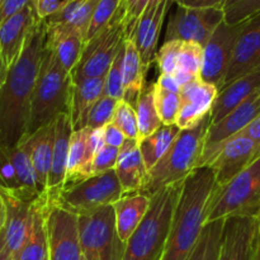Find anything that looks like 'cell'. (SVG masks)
Returning a JSON list of instances; mask_svg holds the SVG:
<instances>
[{"label": "cell", "instance_id": "36", "mask_svg": "<svg viewBox=\"0 0 260 260\" xmlns=\"http://www.w3.org/2000/svg\"><path fill=\"white\" fill-rule=\"evenodd\" d=\"M154 101L157 114L164 126L177 124L180 108V96L178 93L165 90L154 83Z\"/></svg>", "mask_w": 260, "mask_h": 260}, {"label": "cell", "instance_id": "49", "mask_svg": "<svg viewBox=\"0 0 260 260\" xmlns=\"http://www.w3.org/2000/svg\"><path fill=\"white\" fill-rule=\"evenodd\" d=\"M88 142H89V149H90L91 154H93V156H94V155H95L99 150H102L104 146H106V142H104L103 128L90 129Z\"/></svg>", "mask_w": 260, "mask_h": 260}, {"label": "cell", "instance_id": "31", "mask_svg": "<svg viewBox=\"0 0 260 260\" xmlns=\"http://www.w3.org/2000/svg\"><path fill=\"white\" fill-rule=\"evenodd\" d=\"M89 134H90V128L85 127L79 131H74L71 135L63 188L74 184L78 179L79 174L93 159V154L89 149Z\"/></svg>", "mask_w": 260, "mask_h": 260}, {"label": "cell", "instance_id": "37", "mask_svg": "<svg viewBox=\"0 0 260 260\" xmlns=\"http://www.w3.org/2000/svg\"><path fill=\"white\" fill-rule=\"evenodd\" d=\"M119 149L112 146H104L103 149L99 150L95 155L93 156L91 161L86 165L83 169V172L79 174L78 179L75 183L81 182L84 179L94 177V175L103 174V173L109 172V170H114L117 162V157H118ZM74 183V184H75Z\"/></svg>", "mask_w": 260, "mask_h": 260}, {"label": "cell", "instance_id": "33", "mask_svg": "<svg viewBox=\"0 0 260 260\" xmlns=\"http://www.w3.org/2000/svg\"><path fill=\"white\" fill-rule=\"evenodd\" d=\"M8 154H9L13 167H14L15 173H17L18 180H19L23 189L40 194L37 189L35 169H33L29 145H28L27 140L20 142L15 147H8Z\"/></svg>", "mask_w": 260, "mask_h": 260}, {"label": "cell", "instance_id": "34", "mask_svg": "<svg viewBox=\"0 0 260 260\" xmlns=\"http://www.w3.org/2000/svg\"><path fill=\"white\" fill-rule=\"evenodd\" d=\"M225 220L206 223L189 260H217Z\"/></svg>", "mask_w": 260, "mask_h": 260}, {"label": "cell", "instance_id": "45", "mask_svg": "<svg viewBox=\"0 0 260 260\" xmlns=\"http://www.w3.org/2000/svg\"><path fill=\"white\" fill-rule=\"evenodd\" d=\"M30 2L32 0H0V25L30 4Z\"/></svg>", "mask_w": 260, "mask_h": 260}, {"label": "cell", "instance_id": "29", "mask_svg": "<svg viewBox=\"0 0 260 260\" xmlns=\"http://www.w3.org/2000/svg\"><path fill=\"white\" fill-rule=\"evenodd\" d=\"M145 86H146V73L142 68L139 51L134 41L126 38L123 58V101L135 108Z\"/></svg>", "mask_w": 260, "mask_h": 260}, {"label": "cell", "instance_id": "42", "mask_svg": "<svg viewBox=\"0 0 260 260\" xmlns=\"http://www.w3.org/2000/svg\"><path fill=\"white\" fill-rule=\"evenodd\" d=\"M180 41H170L162 43L161 48L155 55V62L159 68L160 74L174 75L178 69V55H179Z\"/></svg>", "mask_w": 260, "mask_h": 260}, {"label": "cell", "instance_id": "11", "mask_svg": "<svg viewBox=\"0 0 260 260\" xmlns=\"http://www.w3.org/2000/svg\"><path fill=\"white\" fill-rule=\"evenodd\" d=\"M225 20V12L216 8H185L178 5L168 23L164 42H194L205 47L216 28Z\"/></svg>", "mask_w": 260, "mask_h": 260}, {"label": "cell", "instance_id": "8", "mask_svg": "<svg viewBox=\"0 0 260 260\" xmlns=\"http://www.w3.org/2000/svg\"><path fill=\"white\" fill-rule=\"evenodd\" d=\"M123 196L126 194L116 172L109 170L63 188L53 205L80 216L113 205Z\"/></svg>", "mask_w": 260, "mask_h": 260}, {"label": "cell", "instance_id": "40", "mask_svg": "<svg viewBox=\"0 0 260 260\" xmlns=\"http://www.w3.org/2000/svg\"><path fill=\"white\" fill-rule=\"evenodd\" d=\"M123 58L124 45L117 53L116 58L112 62L108 73L106 75V86L104 95H108L116 101H123Z\"/></svg>", "mask_w": 260, "mask_h": 260}, {"label": "cell", "instance_id": "19", "mask_svg": "<svg viewBox=\"0 0 260 260\" xmlns=\"http://www.w3.org/2000/svg\"><path fill=\"white\" fill-rule=\"evenodd\" d=\"M38 20L40 18L30 3L0 25V55L4 71L19 57L27 37Z\"/></svg>", "mask_w": 260, "mask_h": 260}, {"label": "cell", "instance_id": "38", "mask_svg": "<svg viewBox=\"0 0 260 260\" xmlns=\"http://www.w3.org/2000/svg\"><path fill=\"white\" fill-rule=\"evenodd\" d=\"M203 62V47L194 42H182L178 55L177 71L189 74L193 78L201 79Z\"/></svg>", "mask_w": 260, "mask_h": 260}, {"label": "cell", "instance_id": "52", "mask_svg": "<svg viewBox=\"0 0 260 260\" xmlns=\"http://www.w3.org/2000/svg\"><path fill=\"white\" fill-rule=\"evenodd\" d=\"M251 260H260V216L256 218L255 233L251 246Z\"/></svg>", "mask_w": 260, "mask_h": 260}, {"label": "cell", "instance_id": "13", "mask_svg": "<svg viewBox=\"0 0 260 260\" xmlns=\"http://www.w3.org/2000/svg\"><path fill=\"white\" fill-rule=\"evenodd\" d=\"M47 260H81L78 215L50 202L47 215Z\"/></svg>", "mask_w": 260, "mask_h": 260}, {"label": "cell", "instance_id": "26", "mask_svg": "<svg viewBox=\"0 0 260 260\" xmlns=\"http://www.w3.org/2000/svg\"><path fill=\"white\" fill-rule=\"evenodd\" d=\"M46 46L50 48L66 71L73 73L78 66L84 50V36L66 25L47 27Z\"/></svg>", "mask_w": 260, "mask_h": 260}, {"label": "cell", "instance_id": "58", "mask_svg": "<svg viewBox=\"0 0 260 260\" xmlns=\"http://www.w3.org/2000/svg\"><path fill=\"white\" fill-rule=\"evenodd\" d=\"M46 260H47V259H46Z\"/></svg>", "mask_w": 260, "mask_h": 260}, {"label": "cell", "instance_id": "25", "mask_svg": "<svg viewBox=\"0 0 260 260\" xmlns=\"http://www.w3.org/2000/svg\"><path fill=\"white\" fill-rule=\"evenodd\" d=\"M260 90V69L222 88L211 109V121L217 123Z\"/></svg>", "mask_w": 260, "mask_h": 260}, {"label": "cell", "instance_id": "2", "mask_svg": "<svg viewBox=\"0 0 260 260\" xmlns=\"http://www.w3.org/2000/svg\"><path fill=\"white\" fill-rule=\"evenodd\" d=\"M217 183L210 167L197 168L184 180L161 260H189L206 225Z\"/></svg>", "mask_w": 260, "mask_h": 260}, {"label": "cell", "instance_id": "27", "mask_svg": "<svg viewBox=\"0 0 260 260\" xmlns=\"http://www.w3.org/2000/svg\"><path fill=\"white\" fill-rule=\"evenodd\" d=\"M27 140L29 145L30 159L35 169L37 189L40 194L47 193L48 174L52 161L53 144H55V121L48 126L42 127Z\"/></svg>", "mask_w": 260, "mask_h": 260}, {"label": "cell", "instance_id": "9", "mask_svg": "<svg viewBox=\"0 0 260 260\" xmlns=\"http://www.w3.org/2000/svg\"><path fill=\"white\" fill-rule=\"evenodd\" d=\"M123 15L124 9L122 5L114 19L85 43L80 61L71 73L73 78H102L107 75L117 53L123 47L126 41Z\"/></svg>", "mask_w": 260, "mask_h": 260}, {"label": "cell", "instance_id": "20", "mask_svg": "<svg viewBox=\"0 0 260 260\" xmlns=\"http://www.w3.org/2000/svg\"><path fill=\"white\" fill-rule=\"evenodd\" d=\"M73 132V123L69 113L60 114L55 119V144L46 193L51 203H56L65 185L69 146Z\"/></svg>", "mask_w": 260, "mask_h": 260}, {"label": "cell", "instance_id": "14", "mask_svg": "<svg viewBox=\"0 0 260 260\" xmlns=\"http://www.w3.org/2000/svg\"><path fill=\"white\" fill-rule=\"evenodd\" d=\"M260 159V146L245 135L226 141L207 167L213 170L217 187H225L234 178Z\"/></svg>", "mask_w": 260, "mask_h": 260}, {"label": "cell", "instance_id": "10", "mask_svg": "<svg viewBox=\"0 0 260 260\" xmlns=\"http://www.w3.org/2000/svg\"><path fill=\"white\" fill-rule=\"evenodd\" d=\"M244 27L245 22L230 24L223 20L203 47L201 79L215 85L218 90L225 85V78L233 60L234 50Z\"/></svg>", "mask_w": 260, "mask_h": 260}, {"label": "cell", "instance_id": "18", "mask_svg": "<svg viewBox=\"0 0 260 260\" xmlns=\"http://www.w3.org/2000/svg\"><path fill=\"white\" fill-rule=\"evenodd\" d=\"M260 69V13L245 20L225 78L226 85Z\"/></svg>", "mask_w": 260, "mask_h": 260}, {"label": "cell", "instance_id": "54", "mask_svg": "<svg viewBox=\"0 0 260 260\" xmlns=\"http://www.w3.org/2000/svg\"><path fill=\"white\" fill-rule=\"evenodd\" d=\"M5 218H7V212H5V203H4V198H3V194H2V189H0V231L4 229Z\"/></svg>", "mask_w": 260, "mask_h": 260}, {"label": "cell", "instance_id": "46", "mask_svg": "<svg viewBox=\"0 0 260 260\" xmlns=\"http://www.w3.org/2000/svg\"><path fill=\"white\" fill-rule=\"evenodd\" d=\"M30 3L37 13V17L42 20L51 17L61 4L60 0H32Z\"/></svg>", "mask_w": 260, "mask_h": 260}, {"label": "cell", "instance_id": "50", "mask_svg": "<svg viewBox=\"0 0 260 260\" xmlns=\"http://www.w3.org/2000/svg\"><path fill=\"white\" fill-rule=\"evenodd\" d=\"M156 84L157 86H160V88L165 89V90H169V91H173V93H180V89H182V86L179 85V83H178V80L175 79L174 75H168V74H160V76L157 78L156 80Z\"/></svg>", "mask_w": 260, "mask_h": 260}, {"label": "cell", "instance_id": "44", "mask_svg": "<svg viewBox=\"0 0 260 260\" xmlns=\"http://www.w3.org/2000/svg\"><path fill=\"white\" fill-rule=\"evenodd\" d=\"M154 2H156V0H124L123 24L124 28H126V37L132 32L135 24L139 20V18L141 17L144 10L147 8V5Z\"/></svg>", "mask_w": 260, "mask_h": 260}, {"label": "cell", "instance_id": "32", "mask_svg": "<svg viewBox=\"0 0 260 260\" xmlns=\"http://www.w3.org/2000/svg\"><path fill=\"white\" fill-rule=\"evenodd\" d=\"M135 109H136L137 124H139V141H141L162 126V122L155 107L154 84L145 86Z\"/></svg>", "mask_w": 260, "mask_h": 260}, {"label": "cell", "instance_id": "24", "mask_svg": "<svg viewBox=\"0 0 260 260\" xmlns=\"http://www.w3.org/2000/svg\"><path fill=\"white\" fill-rule=\"evenodd\" d=\"M114 172L123 188L124 194L140 193L146 180L147 169L140 151L139 141L126 140L123 146L119 149Z\"/></svg>", "mask_w": 260, "mask_h": 260}, {"label": "cell", "instance_id": "7", "mask_svg": "<svg viewBox=\"0 0 260 260\" xmlns=\"http://www.w3.org/2000/svg\"><path fill=\"white\" fill-rule=\"evenodd\" d=\"M79 239L83 255L99 260H122L126 244L117 233L113 206L78 216Z\"/></svg>", "mask_w": 260, "mask_h": 260}, {"label": "cell", "instance_id": "28", "mask_svg": "<svg viewBox=\"0 0 260 260\" xmlns=\"http://www.w3.org/2000/svg\"><path fill=\"white\" fill-rule=\"evenodd\" d=\"M112 206L116 216L117 233L119 239L127 244L149 210L150 197L141 193L126 194Z\"/></svg>", "mask_w": 260, "mask_h": 260}, {"label": "cell", "instance_id": "23", "mask_svg": "<svg viewBox=\"0 0 260 260\" xmlns=\"http://www.w3.org/2000/svg\"><path fill=\"white\" fill-rule=\"evenodd\" d=\"M104 86H106V76L73 78L69 116L74 131L85 128L91 108L98 102V99L104 95Z\"/></svg>", "mask_w": 260, "mask_h": 260}, {"label": "cell", "instance_id": "5", "mask_svg": "<svg viewBox=\"0 0 260 260\" xmlns=\"http://www.w3.org/2000/svg\"><path fill=\"white\" fill-rule=\"evenodd\" d=\"M73 78L45 45L40 73L30 108L28 137L52 123L60 114L69 113Z\"/></svg>", "mask_w": 260, "mask_h": 260}, {"label": "cell", "instance_id": "30", "mask_svg": "<svg viewBox=\"0 0 260 260\" xmlns=\"http://www.w3.org/2000/svg\"><path fill=\"white\" fill-rule=\"evenodd\" d=\"M180 131L182 129L177 124H173V126L162 124L156 132L139 141L140 151H141L147 172L167 154Z\"/></svg>", "mask_w": 260, "mask_h": 260}, {"label": "cell", "instance_id": "12", "mask_svg": "<svg viewBox=\"0 0 260 260\" xmlns=\"http://www.w3.org/2000/svg\"><path fill=\"white\" fill-rule=\"evenodd\" d=\"M260 116V90L234 109L230 114L217 123H211L205 139L202 156L198 168L207 167L216 156L222 145L236 135L241 134L251 122Z\"/></svg>", "mask_w": 260, "mask_h": 260}, {"label": "cell", "instance_id": "43", "mask_svg": "<svg viewBox=\"0 0 260 260\" xmlns=\"http://www.w3.org/2000/svg\"><path fill=\"white\" fill-rule=\"evenodd\" d=\"M225 12V22L230 24L245 22L260 13V0H240Z\"/></svg>", "mask_w": 260, "mask_h": 260}, {"label": "cell", "instance_id": "4", "mask_svg": "<svg viewBox=\"0 0 260 260\" xmlns=\"http://www.w3.org/2000/svg\"><path fill=\"white\" fill-rule=\"evenodd\" d=\"M211 123V114H208L197 126L182 129L167 154L147 172L146 180L140 193L151 197L168 185L184 182L198 168Z\"/></svg>", "mask_w": 260, "mask_h": 260}, {"label": "cell", "instance_id": "51", "mask_svg": "<svg viewBox=\"0 0 260 260\" xmlns=\"http://www.w3.org/2000/svg\"><path fill=\"white\" fill-rule=\"evenodd\" d=\"M239 135H245V136H248L249 139H251L253 141H255L256 144L260 146V116L258 117V118L254 119V121L251 122V123L249 124V126Z\"/></svg>", "mask_w": 260, "mask_h": 260}, {"label": "cell", "instance_id": "16", "mask_svg": "<svg viewBox=\"0 0 260 260\" xmlns=\"http://www.w3.org/2000/svg\"><path fill=\"white\" fill-rule=\"evenodd\" d=\"M173 2L174 0H156L147 5L132 32L126 37L127 40L134 41L146 74L151 62L155 60L162 20Z\"/></svg>", "mask_w": 260, "mask_h": 260}, {"label": "cell", "instance_id": "21", "mask_svg": "<svg viewBox=\"0 0 260 260\" xmlns=\"http://www.w3.org/2000/svg\"><path fill=\"white\" fill-rule=\"evenodd\" d=\"M256 218L228 217L217 260H251Z\"/></svg>", "mask_w": 260, "mask_h": 260}, {"label": "cell", "instance_id": "3", "mask_svg": "<svg viewBox=\"0 0 260 260\" xmlns=\"http://www.w3.org/2000/svg\"><path fill=\"white\" fill-rule=\"evenodd\" d=\"M183 185L174 183L150 197L149 210L127 241L122 260H161Z\"/></svg>", "mask_w": 260, "mask_h": 260}, {"label": "cell", "instance_id": "15", "mask_svg": "<svg viewBox=\"0 0 260 260\" xmlns=\"http://www.w3.org/2000/svg\"><path fill=\"white\" fill-rule=\"evenodd\" d=\"M2 189L3 198L5 203V243L13 256L20 250L27 236L28 228H29L30 216L35 201L40 194L29 192L25 189Z\"/></svg>", "mask_w": 260, "mask_h": 260}, {"label": "cell", "instance_id": "57", "mask_svg": "<svg viewBox=\"0 0 260 260\" xmlns=\"http://www.w3.org/2000/svg\"><path fill=\"white\" fill-rule=\"evenodd\" d=\"M81 260H99V259L96 258V256H90V258H86V256L83 255V259Z\"/></svg>", "mask_w": 260, "mask_h": 260}, {"label": "cell", "instance_id": "6", "mask_svg": "<svg viewBox=\"0 0 260 260\" xmlns=\"http://www.w3.org/2000/svg\"><path fill=\"white\" fill-rule=\"evenodd\" d=\"M260 216V159L229 184L216 189L206 223L228 217Z\"/></svg>", "mask_w": 260, "mask_h": 260}, {"label": "cell", "instance_id": "35", "mask_svg": "<svg viewBox=\"0 0 260 260\" xmlns=\"http://www.w3.org/2000/svg\"><path fill=\"white\" fill-rule=\"evenodd\" d=\"M123 2L124 0H101L98 3L93 13V17H91L90 24L85 33V37H84V42H89L94 36L98 35L114 19L117 13L123 5Z\"/></svg>", "mask_w": 260, "mask_h": 260}, {"label": "cell", "instance_id": "17", "mask_svg": "<svg viewBox=\"0 0 260 260\" xmlns=\"http://www.w3.org/2000/svg\"><path fill=\"white\" fill-rule=\"evenodd\" d=\"M218 88L212 84L196 79L180 89V108L177 126L180 129H189L197 126L206 116L211 113L217 99Z\"/></svg>", "mask_w": 260, "mask_h": 260}, {"label": "cell", "instance_id": "53", "mask_svg": "<svg viewBox=\"0 0 260 260\" xmlns=\"http://www.w3.org/2000/svg\"><path fill=\"white\" fill-rule=\"evenodd\" d=\"M0 260H14V256L10 253L9 249L7 248L5 243V233L4 229L0 231Z\"/></svg>", "mask_w": 260, "mask_h": 260}, {"label": "cell", "instance_id": "56", "mask_svg": "<svg viewBox=\"0 0 260 260\" xmlns=\"http://www.w3.org/2000/svg\"><path fill=\"white\" fill-rule=\"evenodd\" d=\"M4 66H3V60H2V55H0V84H2L3 78H4Z\"/></svg>", "mask_w": 260, "mask_h": 260}, {"label": "cell", "instance_id": "47", "mask_svg": "<svg viewBox=\"0 0 260 260\" xmlns=\"http://www.w3.org/2000/svg\"><path fill=\"white\" fill-rule=\"evenodd\" d=\"M104 132V142L107 146L116 147V149H121L123 144L126 142V137L124 135L114 126L113 123H108L106 127H103Z\"/></svg>", "mask_w": 260, "mask_h": 260}, {"label": "cell", "instance_id": "41", "mask_svg": "<svg viewBox=\"0 0 260 260\" xmlns=\"http://www.w3.org/2000/svg\"><path fill=\"white\" fill-rule=\"evenodd\" d=\"M118 102L119 101H116L108 95H102L91 108L86 127L90 129H96L103 128L107 124L111 123Z\"/></svg>", "mask_w": 260, "mask_h": 260}, {"label": "cell", "instance_id": "48", "mask_svg": "<svg viewBox=\"0 0 260 260\" xmlns=\"http://www.w3.org/2000/svg\"><path fill=\"white\" fill-rule=\"evenodd\" d=\"M179 7L185 8H216L222 9L226 0H174Z\"/></svg>", "mask_w": 260, "mask_h": 260}, {"label": "cell", "instance_id": "22", "mask_svg": "<svg viewBox=\"0 0 260 260\" xmlns=\"http://www.w3.org/2000/svg\"><path fill=\"white\" fill-rule=\"evenodd\" d=\"M50 200L47 194H40L35 201L27 236L14 260H46L48 253L47 215Z\"/></svg>", "mask_w": 260, "mask_h": 260}, {"label": "cell", "instance_id": "39", "mask_svg": "<svg viewBox=\"0 0 260 260\" xmlns=\"http://www.w3.org/2000/svg\"><path fill=\"white\" fill-rule=\"evenodd\" d=\"M112 123L124 135L127 140L139 141V124H137L136 109L124 101L117 103Z\"/></svg>", "mask_w": 260, "mask_h": 260}, {"label": "cell", "instance_id": "1", "mask_svg": "<svg viewBox=\"0 0 260 260\" xmlns=\"http://www.w3.org/2000/svg\"><path fill=\"white\" fill-rule=\"evenodd\" d=\"M47 29L40 19L30 30L19 57L0 84V145L15 147L28 139L33 93L42 62Z\"/></svg>", "mask_w": 260, "mask_h": 260}, {"label": "cell", "instance_id": "55", "mask_svg": "<svg viewBox=\"0 0 260 260\" xmlns=\"http://www.w3.org/2000/svg\"><path fill=\"white\" fill-rule=\"evenodd\" d=\"M239 2H240V0H226L225 7H223V10H226L228 8H230V7H233V5H235L236 3H239Z\"/></svg>", "mask_w": 260, "mask_h": 260}]
</instances>
